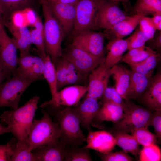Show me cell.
Returning a JSON list of instances; mask_svg holds the SVG:
<instances>
[{"label": "cell", "mask_w": 161, "mask_h": 161, "mask_svg": "<svg viewBox=\"0 0 161 161\" xmlns=\"http://www.w3.org/2000/svg\"><path fill=\"white\" fill-rule=\"evenodd\" d=\"M40 107L54 117L61 130L59 140L64 145L79 147L86 141L79 117L73 107L56 105L47 101Z\"/></svg>", "instance_id": "obj_1"}, {"label": "cell", "mask_w": 161, "mask_h": 161, "mask_svg": "<svg viewBox=\"0 0 161 161\" xmlns=\"http://www.w3.org/2000/svg\"><path fill=\"white\" fill-rule=\"evenodd\" d=\"M39 98L36 95L23 106L5 111L0 116L1 123L7 125L10 132L21 143L29 145L28 137Z\"/></svg>", "instance_id": "obj_2"}, {"label": "cell", "mask_w": 161, "mask_h": 161, "mask_svg": "<svg viewBox=\"0 0 161 161\" xmlns=\"http://www.w3.org/2000/svg\"><path fill=\"white\" fill-rule=\"evenodd\" d=\"M44 18V42L45 52L53 63L61 57V44L64 37L63 30L47 0H39Z\"/></svg>", "instance_id": "obj_3"}, {"label": "cell", "mask_w": 161, "mask_h": 161, "mask_svg": "<svg viewBox=\"0 0 161 161\" xmlns=\"http://www.w3.org/2000/svg\"><path fill=\"white\" fill-rule=\"evenodd\" d=\"M41 109L43 115L40 119H34L29 131L27 141L29 149L57 142L59 140L60 129L50 115Z\"/></svg>", "instance_id": "obj_4"}, {"label": "cell", "mask_w": 161, "mask_h": 161, "mask_svg": "<svg viewBox=\"0 0 161 161\" xmlns=\"http://www.w3.org/2000/svg\"><path fill=\"white\" fill-rule=\"evenodd\" d=\"M34 81L16 70L12 77L0 86V108H17L22 94Z\"/></svg>", "instance_id": "obj_5"}, {"label": "cell", "mask_w": 161, "mask_h": 161, "mask_svg": "<svg viewBox=\"0 0 161 161\" xmlns=\"http://www.w3.org/2000/svg\"><path fill=\"white\" fill-rule=\"evenodd\" d=\"M126 103L128 112L122 119L114 123L111 130L129 133L136 129L151 126L154 112L136 105L129 100H126Z\"/></svg>", "instance_id": "obj_6"}, {"label": "cell", "mask_w": 161, "mask_h": 161, "mask_svg": "<svg viewBox=\"0 0 161 161\" xmlns=\"http://www.w3.org/2000/svg\"><path fill=\"white\" fill-rule=\"evenodd\" d=\"M62 57L74 66L84 77L99 65L104 62L105 56L91 54L69 44L63 51Z\"/></svg>", "instance_id": "obj_7"}, {"label": "cell", "mask_w": 161, "mask_h": 161, "mask_svg": "<svg viewBox=\"0 0 161 161\" xmlns=\"http://www.w3.org/2000/svg\"><path fill=\"white\" fill-rule=\"evenodd\" d=\"M76 17L72 38L80 32L95 30L98 6L97 0H79L75 4Z\"/></svg>", "instance_id": "obj_8"}, {"label": "cell", "mask_w": 161, "mask_h": 161, "mask_svg": "<svg viewBox=\"0 0 161 161\" xmlns=\"http://www.w3.org/2000/svg\"><path fill=\"white\" fill-rule=\"evenodd\" d=\"M98 9L95 30L112 29L127 16L119 7L117 2L110 0H97Z\"/></svg>", "instance_id": "obj_9"}, {"label": "cell", "mask_w": 161, "mask_h": 161, "mask_svg": "<svg viewBox=\"0 0 161 161\" xmlns=\"http://www.w3.org/2000/svg\"><path fill=\"white\" fill-rule=\"evenodd\" d=\"M104 33L92 30L82 32L73 37L71 44L92 55L104 56Z\"/></svg>", "instance_id": "obj_10"}, {"label": "cell", "mask_w": 161, "mask_h": 161, "mask_svg": "<svg viewBox=\"0 0 161 161\" xmlns=\"http://www.w3.org/2000/svg\"><path fill=\"white\" fill-rule=\"evenodd\" d=\"M111 75L110 68H108L104 62L99 65L89 74L88 90L85 95L97 100L101 98L107 87Z\"/></svg>", "instance_id": "obj_11"}, {"label": "cell", "mask_w": 161, "mask_h": 161, "mask_svg": "<svg viewBox=\"0 0 161 161\" xmlns=\"http://www.w3.org/2000/svg\"><path fill=\"white\" fill-rule=\"evenodd\" d=\"M48 2L54 15L63 30L64 37L70 35L75 21V4L55 1Z\"/></svg>", "instance_id": "obj_12"}, {"label": "cell", "mask_w": 161, "mask_h": 161, "mask_svg": "<svg viewBox=\"0 0 161 161\" xmlns=\"http://www.w3.org/2000/svg\"><path fill=\"white\" fill-rule=\"evenodd\" d=\"M17 47L14 39L7 35L4 28L0 38V58L4 65L12 75L17 70Z\"/></svg>", "instance_id": "obj_13"}, {"label": "cell", "mask_w": 161, "mask_h": 161, "mask_svg": "<svg viewBox=\"0 0 161 161\" xmlns=\"http://www.w3.org/2000/svg\"><path fill=\"white\" fill-rule=\"evenodd\" d=\"M87 90V86H69L58 91L55 97L48 101L56 105L74 107L80 102Z\"/></svg>", "instance_id": "obj_14"}, {"label": "cell", "mask_w": 161, "mask_h": 161, "mask_svg": "<svg viewBox=\"0 0 161 161\" xmlns=\"http://www.w3.org/2000/svg\"><path fill=\"white\" fill-rule=\"evenodd\" d=\"M87 144L84 147L102 153H106L114 149L115 139L111 133L100 131L89 132L86 138Z\"/></svg>", "instance_id": "obj_15"}, {"label": "cell", "mask_w": 161, "mask_h": 161, "mask_svg": "<svg viewBox=\"0 0 161 161\" xmlns=\"http://www.w3.org/2000/svg\"><path fill=\"white\" fill-rule=\"evenodd\" d=\"M138 97L141 103L151 111L161 109V72L153 77L148 87Z\"/></svg>", "instance_id": "obj_16"}, {"label": "cell", "mask_w": 161, "mask_h": 161, "mask_svg": "<svg viewBox=\"0 0 161 161\" xmlns=\"http://www.w3.org/2000/svg\"><path fill=\"white\" fill-rule=\"evenodd\" d=\"M73 107L81 126L89 132L92 131L91 125L101 107L97 100L85 95L80 102Z\"/></svg>", "instance_id": "obj_17"}, {"label": "cell", "mask_w": 161, "mask_h": 161, "mask_svg": "<svg viewBox=\"0 0 161 161\" xmlns=\"http://www.w3.org/2000/svg\"><path fill=\"white\" fill-rule=\"evenodd\" d=\"M66 146L59 140L35 148L31 151L35 161H64Z\"/></svg>", "instance_id": "obj_18"}, {"label": "cell", "mask_w": 161, "mask_h": 161, "mask_svg": "<svg viewBox=\"0 0 161 161\" xmlns=\"http://www.w3.org/2000/svg\"><path fill=\"white\" fill-rule=\"evenodd\" d=\"M129 42V38L124 40L114 38L110 40L107 45V53L104 61L108 68H111L119 62L128 50Z\"/></svg>", "instance_id": "obj_19"}, {"label": "cell", "mask_w": 161, "mask_h": 161, "mask_svg": "<svg viewBox=\"0 0 161 161\" xmlns=\"http://www.w3.org/2000/svg\"><path fill=\"white\" fill-rule=\"evenodd\" d=\"M153 77H148L130 70V82L127 100L136 99L142 94L148 87Z\"/></svg>", "instance_id": "obj_20"}, {"label": "cell", "mask_w": 161, "mask_h": 161, "mask_svg": "<svg viewBox=\"0 0 161 161\" xmlns=\"http://www.w3.org/2000/svg\"><path fill=\"white\" fill-rule=\"evenodd\" d=\"M143 15L135 14L127 16L116 24L109 30H106L105 35L112 34L115 38L122 39L130 34L139 24Z\"/></svg>", "instance_id": "obj_21"}, {"label": "cell", "mask_w": 161, "mask_h": 161, "mask_svg": "<svg viewBox=\"0 0 161 161\" xmlns=\"http://www.w3.org/2000/svg\"><path fill=\"white\" fill-rule=\"evenodd\" d=\"M110 72L115 81V89L123 99L127 100L130 82V70L121 65L116 64L110 68Z\"/></svg>", "instance_id": "obj_22"}, {"label": "cell", "mask_w": 161, "mask_h": 161, "mask_svg": "<svg viewBox=\"0 0 161 161\" xmlns=\"http://www.w3.org/2000/svg\"><path fill=\"white\" fill-rule=\"evenodd\" d=\"M124 115V111L120 106L111 103H103L92 122L106 121L115 123L122 119Z\"/></svg>", "instance_id": "obj_23"}, {"label": "cell", "mask_w": 161, "mask_h": 161, "mask_svg": "<svg viewBox=\"0 0 161 161\" xmlns=\"http://www.w3.org/2000/svg\"><path fill=\"white\" fill-rule=\"evenodd\" d=\"M111 133L114 137L116 145L120 147L125 152H130L137 157L139 154V144L132 135L128 133L111 130Z\"/></svg>", "instance_id": "obj_24"}, {"label": "cell", "mask_w": 161, "mask_h": 161, "mask_svg": "<svg viewBox=\"0 0 161 161\" xmlns=\"http://www.w3.org/2000/svg\"><path fill=\"white\" fill-rule=\"evenodd\" d=\"M7 143L12 152L10 161H35L29 145L18 142L15 138L11 139Z\"/></svg>", "instance_id": "obj_25"}, {"label": "cell", "mask_w": 161, "mask_h": 161, "mask_svg": "<svg viewBox=\"0 0 161 161\" xmlns=\"http://www.w3.org/2000/svg\"><path fill=\"white\" fill-rule=\"evenodd\" d=\"M32 1V0H0L2 23L8 20L15 12L27 7L32 8L30 5Z\"/></svg>", "instance_id": "obj_26"}, {"label": "cell", "mask_w": 161, "mask_h": 161, "mask_svg": "<svg viewBox=\"0 0 161 161\" xmlns=\"http://www.w3.org/2000/svg\"><path fill=\"white\" fill-rule=\"evenodd\" d=\"M54 64L56 70L58 91L65 86L67 77L76 69L73 64L62 56L58 58Z\"/></svg>", "instance_id": "obj_27"}, {"label": "cell", "mask_w": 161, "mask_h": 161, "mask_svg": "<svg viewBox=\"0 0 161 161\" xmlns=\"http://www.w3.org/2000/svg\"><path fill=\"white\" fill-rule=\"evenodd\" d=\"M131 10L134 14H161V0H137Z\"/></svg>", "instance_id": "obj_28"}, {"label": "cell", "mask_w": 161, "mask_h": 161, "mask_svg": "<svg viewBox=\"0 0 161 161\" xmlns=\"http://www.w3.org/2000/svg\"><path fill=\"white\" fill-rule=\"evenodd\" d=\"M43 60L44 68L43 76L49 85L52 99L53 98L58 92L55 68L50 56L46 54L40 56Z\"/></svg>", "instance_id": "obj_29"}, {"label": "cell", "mask_w": 161, "mask_h": 161, "mask_svg": "<svg viewBox=\"0 0 161 161\" xmlns=\"http://www.w3.org/2000/svg\"><path fill=\"white\" fill-rule=\"evenodd\" d=\"M158 53L151 55L140 62L129 65L131 70L148 77L152 76L154 70L160 59Z\"/></svg>", "instance_id": "obj_30"}, {"label": "cell", "mask_w": 161, "mask_h": 161, "mask_svg": "<svg viewBox=\"0 0 161 161\" xmlns=\"http://www.w3.org/2000/svg\"><path fill=\"white\" fill-rule=\"evenodd\" d=\"M66 146L64 161H91L89 149L84 147Z\"/></svg>", "instance_id": "obj_31"}, {"label": "cell", "mask_w": 161, "mask_h": 161, "mask_svg": "<svg viewBox=\"0 0 161 161\" xmlns=\"http://www.w3.org/2000/svg\"><path fill=\"white\" fill-rule=\"evenodd\" d=\"M130 132L139 145L143 146L156 144L157 137L155 134L150 132L148 127H144L132 130Z\"/></svg>", "instance_id": "obj_32"}, {"label": "cell", "mask_w": 161, "mask_h": 161, "mask_svg": "<svg viewBox=\"0 0 161 161\" xmlns=\"http://www.w3.org/2000/svg\"><path fill=\"white\" fill-rule=\"evenodd\" d=\"M101 98L103 103H114L120 106L125 114L128 112V108L126 102L123 101V99L115 88L107 87Z\"/></svg>", "instance_id": "obj_33"}, {"label": "cell", "mask_w": 161, "mask_h": 161, "mask_svg": "<svg viewBox=\"0 0 161 161\" xmlns=\"http://www.w3.org/2000/svg\"><path fill=\"white\" fill-rule=\"evenodd\" d=\"M139 161H160L161 150L156 144L143 146L140 151Z\"/></svg>", "instance_id": "obj_34"}, {"label": "cell", "mask_w": 161, "mask_h": 161, "mask_svg": "<svg viewBox=\"0 0 161 161\" xmlns=\"http://www.w3.org/2000/svg\"><path fill=\"white\" fill-rule=\"evenodd\" d=\"M32 43L37 48L36 52L39 56L45 55L44 48V30L34 28L30 30Z\"/></svg>", "instance_id": "obj_35"}, {"label": "cell", "mask_w": 161, "mask_h": 161, "mask_svg": "<svg viewBox=\"0 0 161 161\" xmlns=\"http://www.w3.org/2000/svg\"><path fill=\"white\" fill-rule=\"evenodd\" d=\"M34 57L35 56L31 55L29 52L20 55L18 59L17 64L18 67L17 70L30 78L29 74L33 63Z\"/></svg>", "instance_id": "obj_36"}, {"label": "cell", "mask_w": 161, "mask_h": 161, "mask_svg": "<svg viewBox=\"0 0 161 161\" xmlns=\"http://www.w3.org/2000/svg\"><path fill=\"white\" fill-rule=\"evenodd\" d=\"M14 39L18 49L19 50L20 55H22L29 52L30 47L29 46L21 37L18 28L8 24H5Z\"/></svg>", "instance_id": "obj_37"}, {"label": "cell", "mask_w": 161, "mask_h": 161, "mask_svg": "<svg viewBox=\"0 0 161 161\" xmlns=\"http://www.w3.org/2000/svg\"><path fill=\"white\" fill-rule=\"evenodd\" d=\"M138 24L139 30L148 41L152 39L156 29L151 20V18L143 16Z\"/></svg>", "instance_id": "obj_38"}, {"label": "cell", "mask_w": 161, "mask_h": 161, "mask_svg": "<svg viewBox=\"0 0 161 161\" xmlns=\"http://www.w3.org/2000/svg\"><path fill=\"white\" fill-rule=\"evenodd\" d=\"M157 53L156 52L149 47H146L145 49L139 51L131 57L126 58H121L119 62H123L130 65L142 61L150 56Z\"/></svg>", "instance_id": "obj_39"}, {"label": "cell", "mask_w": 161, "mask_h": 161, "mask_svg": "<svg viewBox=\"0 0 161 161\" xmlns=\"http://www.w3.org/2000/svg\"><path fill=\"white\" fill-rule=\"evenodd\" d=\"M44 68L43 60L40 56L34 57L33 63L29 74V77L34 81L43 79Z\"/></svg>", "instance_id": "obj_40"}, {"label": "cell", "mask_w": 161, "mask_h": 161, "mask_svg": "<svg viewBox=\"0 0 161 161\" xmlns=\"http://www.w3.org/2000/svg\"><path fill=\"white\" fill-rule=\"evenodd\" d=\"M97 155L103 161H131L133 160L123 151L106 153L98 152Z\"/></svg>", "instance_id": "obj_41"}, {"label": "cell", "mask_w": 161, "mask_h": 161, "mask_svg": "<svg viewBox=\"0 0 161 161\" xmlns=\"http://www.w3.org/2000/svg\"><path fill=\"white\" fill-rule=\"evenodd\" d=\"M128 38L129 39L128 49V50L144 46L145 43L148 41L139 28Z\"/></svg>", "instance_id": "obj_42"}, {"label": "cell", "mask_w": 161, "mask_h": 161, "mask_svg": "<svg viewBox=\"0 0 161 161\" xmlns=\"http://www.w3.org/2000/svg\"><path fill=\"white\" fill-rule=\"evenodd\" d=\"M151 126L154 127L157 138H161V109L154 111L152 117Z\"/></svg>", "instance_id": "obj_43"}, {"label": "cell", "mask_w": 161, "mask_h": 161, "mask_svg": "<svg viewBox=\"0 0 161 161\" xmlns=\"http://www.w3.org/2000/svg\"><path fill=\"white\" fill-rule=\"evenodd\" d=\"M11 156V151L7 143L0 145V161H10Z\"/></svg>", "instance_id": "obj_44"}, {"label": "cell", "mask_w": 161, "mask_h": 161, "mask_svg": "<svg viewBox=\"0 0 161 161\" xmlns=\"http://www.w3.org/2000/svg\"><path fill=\"white\" fill-rule=\"evenodd\" d=\"M19 33L23 39L27 44L31 47L32 44L30 35V30L26 26H21L18 28Z\"/></svg>", "instance_id": "obj_45"}, {"label": "cell", "mask_w": 161, "mask_h": 161, "mask_svg": "<svg viewBox=\"0 0 161 161\" xmlns=\"http://www.w3.org/2000/svg\"><path fill=\"white\" fill-rule=\"evenodd\" d=\"M11 75L12 74L3 64L0 58V86L5 79L10 78Z\"/></svg>", "instance_id": "obj_46"}, {"label": "cell", "mask_w": 161, "mask_h": 161, "mask_svg": "<svg viewBox=\"0 0 161 161\" xmlns=\"http://www.w3.org/2000/svg\"><path fill=\"white\" fill-rule=\"evenodd\" d=\"M151 47L156 49H160L161 47V32H160L159 35L155 39L152 41L151 44Z\"/></svg>", "instance_id": "obj_47"}, {"label": "cell", "mask_w": 161, "mask_h": 161, "mask_svg": "<svg viewBox=\"0 0 161 161\" xmlns=\"http://www.w3.org/2000/svg\"><path fill=\"white\" fill-rule=\"evenodd\" d=\"M151 18V20L155 26L157 24L161 22V14H156L153 15Z\"/></svg>", "instance_id": "obj_48"}, {"label": "cell", "mask_w": 161, "mask_h": 161, "mask_svg": "<svg viewBox=\"0 0 161 161\" xmlns=\"http://www.w3.org/2000/svg\"><path fill=\"white\" fill-rule=\"evenodd\" d=\"M78 0H54L49 1H55L63 3L75 4Z\"/></svg>", "instance_id": "obj_49"}, {"label": "cell", "mask_w": 161, "mask_h": 161, "mask_svg": "<svg viewBox=\"0 0 161 161\" xmlns=\"http://www.w3.org/2000/svg\"><path fill=\"white\" fill-rule=\"evenodd\" d=\"M9 132L10 131L8 127L0 123V135Z\"/></svg>", "instance_id": "obj_50"}, {"label": "cell", "mask_w": 161, "mask_h": 161, "mask_svg": "<svg viewBox=\"0 0 161 161\" xmlns=\"http://www.w3.org/2000/svg\"><path fill=\"white\" fill-rule=\"evenodd\" d=\"M116 2H122L123 3H126L129 1V0H110Z\"/></svg>", "instance_id": "obj_51"}, {"label": "cell", "mask_w": 161, "mask_h": 161, "mask_svg": "<svg viewBox=\"0 0 161 161\" xmlns=\"http://www.w3.org/2000/svg\"><path fill=\"white\" fill-rule=\"evenodd\" d=\"M4 26L0 22V38L2 30L4 29Z\"/></svg>", "instance_id": "obj_52"}, {"label": "cell", "mask_w": 161, "mask_h": 161, "mask_svg": "<svg viewBox=\"0 0 161 161\" xmlns=\"http://www.w3.org/2000/svg\"><path fill=\"white\" fill-rule=\"evenodd\" d=\"M0 22L2 24V12L0 7Z\"/></svg>", "instance_id": "obj_53"}, {"label": "cell", "mask_w": 161, "mask_h": 161, "mask_svg": "<svg viewBox=\"0 0 161 161\" xmlns=\"http://www.w3.org/2000/svg\"><path fill=\"white\" fill-rule=\"evenodd\" d=\"M47 1H53V0H47Z\"/></svg>", "instance_id": "obj_54"}]
</instances>
